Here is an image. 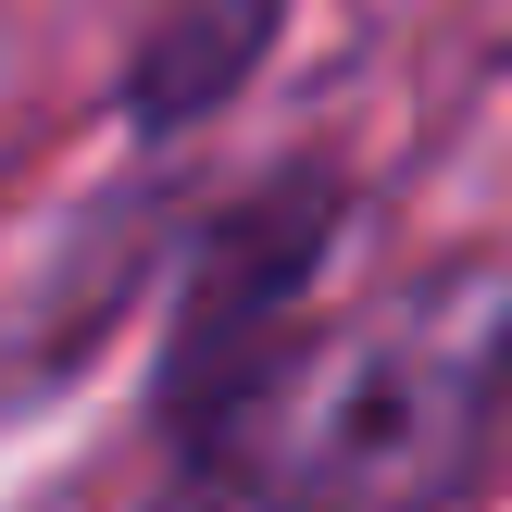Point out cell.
<instances>
[{
    "mask_svg": "<svg viewBox=\"0 0 512 512\" xmlns=\"http://www.w3.org/2000/svg\"><path fill=\"white\" fill-rule=\"evenodd\" d=\"M512 438V250L463 238L313 313L238 438L138 512H475Z\"/></svg>",
    "mask_w": 512,
    "mask_h": 512,
    "instance_id": "6da1fadb",
    "label": "cell"
},
{
    "mask_svg": "<svg viewBox=\"0 0 512 512\" xmlns=\"http://www.w3.org/2000/svg\"><path fill=\"white\" fill-rule=\"evenodd\" d=\"M288 13H300V0H163V13L138 25V50H125L113 125L138 150L213 138V125L263 88V63L288 50Z\"/></svg>",
    "mask_w": 512,
    "mask_h": 512,
    "instance_id": "7a4b0ae2",
    "label": "cell"
}]
</instances>
